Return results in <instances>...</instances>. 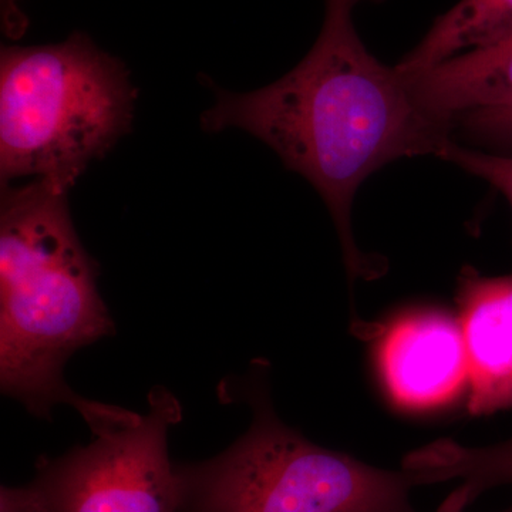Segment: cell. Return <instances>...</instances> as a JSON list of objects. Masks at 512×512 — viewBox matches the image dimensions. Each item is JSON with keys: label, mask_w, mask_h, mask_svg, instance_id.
<instances>
[{"label": "cell", "mask_w": 512, "mask_h": 512, "mask_svg": "<svg viewBox=\"0 0 512 512\" xmlns=\"http://www.w3.org/2000/svg\"><path fill=\"white\" fill-rule=\"evenodd\" d=\"M365 0H326L315 45L281 79L248 93L212 86L201 116L208 133L239 128L264 141L328 205L350 281L373 279L382 264L363 255L352 234L357 188L400 158H441L453 124L417 101L409 77L380 63L357 35L353 13Z\"/></svg>", "instance_id": "6da1fadb"}, {"label": "cell", "mask_w": 512, "mask_h": 512, "mask_svg": "<svg viewBox=\"0 0 512 512\" xmlns=\"http://www.w3.org/2000/svg\"><path fill=\"white\" fill-rule=\"evenodd\" d=\"M69 191L35 180L0 195V386L39 419L74 407L94 434L130 410L79 396L64 380L77 350L114 333L97 286L99 265L84 249Z\"/></svg>", "instance_id": "7a4b0ae2"}, {"label": "cell", "mask_w": 512, "mask_h": 512, "mask_svg": "<svg viewBox=\"0 0 512 512\" xmlns=\"http://www.w3.org/2000/svg\"><path fill=\"white\" fill-rule=\"evenodd\" d=\"M137 89L117 57L76 32L62 43L0 52V181L70 191L130 133Z\"/></svg>", "instance_id": "3957f363"}, {"label": "cell", "mask_w": 512, "mask_h": 512, "mask_svg": "<svg viewBox=\"0 0 512 512\" xmlns=\"http://www.w3.org/2000/svg\"><path fill=\"white\" fill-rule=\"evenodd\" d=\"M266 363L242 384L254 420L218 456L175 464L180 512H416L410 490L419 471L383 470L320 447L276 416Z\"/></svg>", "instance_id": "277c9868"}, {"label": "cell", "mask_w": 512, "mask_h": 512, "mask_svg": "<svg viewBox=\"0 0 512 512\" xmlns=\"http://www.w3.org/2000/svg\"><path fill=\"white\" fill-rule=\"evenodd\" d=\"M148 404L150 412L96 434L89 446L37 461L29 485L43 512H180L167 437L183 409L161 386Z\"/></svg>", "instance_id": "5b68a950"}, {"label": "cell", "mask_w": 512, "mask_h": 512, "mask_svg": "<svg viewBox=\"0 0 512 512\" xmlns=\"http://www.w3.org/2000/svg\"><path fill=\"white\" fill-rule=\"evenodd\" d=\"M384 384L397 403L430 407L456 396L468 379L460 322L441 311L409 313L380 343Z\"/></svg>", "instance_id": "8992f818"}, {"label": "cell", "mask_w": 512, "mask_h": 512, "mask_svg": "<svg viewBox=\"0 0 512 512\" xmlns=\"http://www.w3.org/2000/svg\"><path fill=\"white\" fill-rule=\"evenodd\" d=\"M457 303L466 345L468 413L512 409V272L484 276L467 266L458 278Z\"/></svg>", "instance_id": "52a82bcc"}, {"label": "cell", "mask_w": 512, "mask_h": 512, "mask_svg": "<svg viewBox=\"0 0 512 512\" xmlns=\"http://www.w3.org/2000/svg\"><path fill=\"white\" fill-rule=\"evenodd\" d=\"M407 77L421 106L453 127L468 111L507 106L512 103V35Z\"/></svg>", "instance_id": "ba28073f"}, {"label": "cell", "mask_w": 512, "mask_h": 512, "mask_svg": "<svg viewBox=\"0 0 512 512\" xmlns=\"http://www.w3.org/2000/svg\"><path fill=\"white\" fill-rule=\"evenodd\" d=\"M403 468L419 471L427 484L460 478L463 484L448 495L437 512H463L485 491L512 485V439L477 448L440 440L409 454Z\"/></svg>", "instance_id": "9c48e42d"}, {"label": "cell", "mask_w": 512, "mask_h": 512, "mask_svg": "<svg viewBox=\"0 0 512 512\" xmlns=\"http://www.w3.org/2000/svg\"><path fill=\"white\" fill-rule=\"evenodd\" d=\"M512 35V0H460L447 10L397 64L414 74L461 53L494 45Z\"/></svg>", "instance_id": "30bf717a"}, {"label": "cell", "mask_w": 512, "mask_h": 512, "mask_svg": "<svg viewBox=\"0 0 512 512\" xmlns=\"http://www.w3.org/2000/svg\"><path fill=\"white\" fill-rule=\"evenodd\" d=\"M443 160L458 165L467 173L480 177L501 192L512 208V157L487 151L471 150L451 141L444 150Z\"/></svg>", "instance_id": "8fae6325"}, {"label": "cell", "mask_w": 512, "mask_h": 512, "mask_svg": "<svg viewBox=\"0 0 512 512\" xmlns=\"http://www.w3.org/2000/svg\"><path fill=\"white\" fill-rule=\"evenodd\" d=\"M460 130L468 140L498 151H512V103L507 106L468 111L454 120V131Z\"/></svg>", "instance_id": "7c38bea8"}, {"label": "cell", "mask_w": 512, "mask_h": 512, "mask_svg": "<svg viewBox=\"0 0 512 512\" xmlns=\"http://www.w3.org/2000/svg\"><path fill=\"white\" fill-rule=\"evenodd\" d=\"M0 512H43L30 485L5 487L0 491Z\"/></svg>", "instance_id": "4fadbf2b"}, {"label": "cell", "mask_w": 512, "mask_h": 512, "mask_svg": "<svg viewBox=\"0 0 512 512\" xmlns=\"http://www.w3.org/2000/svg\"><path fill=\"white\" fill-rule=\"evenodd\" d=\"M505 512H512V507L510 508V510H508V511H505Z\"/></svg>", "instance_id": "5bb4252c"}]
</instances>
